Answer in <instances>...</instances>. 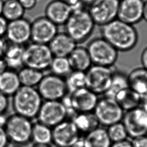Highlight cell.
I'll list each match as a JSON object with an SVG mask.
<instances>
[{"label":"cell","mask_w":147,"mask_h":147,"mask_svg":"<svg viewBox=\"0 0 147 147\" xmlns=\"http://www.w3.org/2000/svg\"><path fill=\"white\" fill-rule=\"evenodd\" d=\"M101 36L118 51H129L137 45L139 35L133 25L119 19L101 26Z\"/></svg>","instance_id":"6da1fadb"},{"label":"cell","mask_w":147,"mask_h":147,"mask_svg":"<svg viewBox=\"0 0 147 147\" xmlns=\"http://www.w3.org/2000/svg\"><path fill=\"white\" fill-rule=\"evenodd\" d=\"M12 96L15 114L30 119L37 117L43 102L37 89L21 86Z\"/></svg>","instance_id":"7a4b0ae2"},{"label":"cell","mask_w":147,"mask_h":147,"mask_svg":"<svg viewBox=\"0 0 147 147\" xmlns=\"http://www.w3.org/2000/svg\"><path fill=\"white\" fill-rule=\"evenodd\" d=\"M65 24L66 33L77 43L88 39L96 25L88 11L84 8L72 12Z\"/></svg>","instance_id":"3957f363"},{"label":"cell","mask_w":147,"mask_h":147,"mask_svg":"<svg viewBox=\"0 0 147 147\" xmlns=\"http://www.w3.org/2000/svg\"><path fill=\"white\" fill-rule=\"evenodd\" d=\"M31 119L15 113L7 119L4 129L10 142L15 145H26L32 141Z\"/></svg>","instance_id":"277c9868"},{"label":"cell","mask_w":147,"mask_h":147,"mask_svg":"<svg viewBox=\"0 0 147 147\" xmlns=\"http://www.w3.org/2000/svg\"><path fill=\"white\" fill-rule=\"evenodd\" d=\"M86 49L92 65L112 67L118 59L119 51L102 37L92 39Z\"/></svg>","instance_id":"5b68a950"},{"label":"cell","mask_w":147,"mask_h":147,"mask_svg":"<svg viewBox=\"0 0 147 147\" xmlns=\"http://www.w3.org/2000/svg\"><path fill=\"white\" fill-rule=\"evenodd\" d=\"M53 57L47 45L33 42L24 48L23 62L25 67L43 71L49 68Z\"/></svg>","instance_id":"8992f818"},{"label":"cell","mask_w":147,"mask_h":147,"mask_svg":"<svg viewBox=\"0 0 147 147\" xmlns=\"http://www.w3.org/2000/svg\"><path fill=\"white\" fill-rule=\"evenodd\" d=\"M93 113L99 125L108 127L121 121L125 111L115 99L104 96L98 100Z\"/></svg>","instance_id":"52a82bcc"},{"label":"cell","mask_w":147,"mask_h":147,"mask_svg":"<svg viewBox=\"0 0 147 147\" xmlns=\"http://www.w3.org/2000/svg\"><path fill=\"white\" fill-rule=\"evenodd\" d=\"M37 87L41 98L45 101L61 100L68 93L65 80L53 74L44 75Z\"/></svg>","instance_id":"ba28073f"},{"label":"cell","mask_w":147,"mask_h":147,"mask_svg":"<svg viewBox=\"0 0 147 147\" xmlns=\"http://www.w3.org/2000/svg\"><path fill=\"white\" fill-rule=\"evenodd\" d=\"M113 71L112 67L92 65L86 71V87L98 95H104L109 86Z\"/></svg>","instance_id":"9c48e42d"},{"label":"cell","mask_w":147,"mask_h":147,"mask_svg":"<svg viewBox=\"0 0 147 147\" xmlns=\"http://www.w3.org/2000/svg\"><path fill=\"white\" fill-rule=\"evenodd\" d=\"M67 117L63 103L61 100H55L42 102L37 118L38 121L53 128L66 120Z\"/></svg>","instance_id":"30bf717a"},{"label":"cell","mask_w":147,"mask_h":147,"mask_svg":"<svg viewBox=\"0 0 147 147\" xmlns=\"http://www.w3.org/2000/svg\"><path fill=\"white\" fill-rule=\"evenodd\" d=\"M119 0H98L88 11L95 25L102 26L117 18Z\"/></svg>","instance_id":"8fae6325"},{"label":"cell","mask_w":147,"mask_h":147,"mask_svg":"<svg viewBox=\"0 0 147 147\" xmlns=\"http://www.w3.org/2000/svg\"><path fill=\"white\" fill-rule=\"evenodd\" d=\"M122 121L131 138L147 135V113L141 106L125 111Z\"/></svg>","instance_id":"7c38bea8"},{"label":"cell","mask_w":147,"mask_h":147,"mask_svg":"<svg viewBox=\"0 0 147 147\" xmlns=\"http://www.w3.org/2000/svg\"><path fill=\"white\" fill-rule=\"evenodd\" d=\"M79 131L71 120L66 119L52 128V142L57 147H70L80 139Z\"/></svg>","instance_id":"4fadbf2b"},{"label":"cell","mask_w":147,"mask_h":147,"mask_svg":"<svg viewBox=\"0 0 147 147\" xmlns=\"http://www.w3.org/2000/svg\"><path fill=\"white\" fill-rule=\"evenodd\" d=\"M57 33V25L46 17L36 19L31 24L30 39L34 43L48 45Z\"/></svg>","instance_id":"5bb4252c"},{"label":"cell","mask_w":147,"mask_h":147,"mask_svg":"<svg viewBox=\"0 0 147 147\" xmlns=\"http://www.w3.org/2000/svg\"><path fill=\"white\" fill-rule=\"evenodd\" d=\"M69 103L75 113L93 112L98 102V95L85 87L69 95Z\"/></svg>","instance_id":"9a60e30c"},{"label":"cell","mask_w":147,"mask_h":147,"mask_svg":"<svg viewBox=\"0 0 147 147\" xmlns=\"http://www.w3.org/2000/svg\"><path fill=\"white\" fill-rule=\"evenodd\" d=\"M144 0H121L117 18L129 24H136L143 20Z\"/></svg>","instance_id":"2e32d148"},{"label":"cell","mask_w":147,"mask_h":147,"mask_svg":"<svg viewBox=\"0 0 147 147\" xmlns=\"http://www.w3.org/2000/svg\"><path fill=\"white\" fill-rule=\"evenodd\" d=\"M6 35L10 43L23 45L30 39L31 24L23 18L10 21Z\"/></svg>","instance_id":"e0dca14e"},{"label":"cell","mask_w":147,"mask_h":147,"mask_svg":"<svg viewBox=\"0 0 147 147\" xmlns=\"http://www.w3.org/2000/svg\"><path fill=\"white\" fill-rule=\"evenodd\" d=\"M45 17L56 25L65 24L72 13L71 7L60 0H54L47 5Z\"/></svg>","instance_id":"ac0fdd59"},{"label":"cell","mask_w":147,"mask_h":147,"mask_svg":"<svg viewBox=\"0 0 147 147\" xmlns=\"http://www.w3.org/2000/svg\"><path fill=\"white\" fill-rule=\"evenodd\" d=\"M75 41L66 33H57L48 44L53 57H67L77 47Z\"/></svg>","instance_id":"d6986e66"},{"label":"cell","mask_w":147,"mask_h":147,"mask_svg":"<svg viewBox=\"0 0 147 147\" xmlns=\"http://www.w3.org/2000/svg\"><path fill=\"white\" fill-rule=\"evenodd\" d=\"M24 47L23 45L10 43L6 45L3 55V59L8 68L11 70H20L24 67L23 53Z\"/></svg>","instance_id":"ffe728a7"},{"label":"cell","mask_w":147,"mask_h":147,"mask_svg":"<svg viewBox=\"0 0 147 147\" xmlns=\"http://www.w3.org/2000/svg\"><path fill=\"white\" fill-rule=\"evenodd\" d=\"M67 57L72 71L86 72L92 65L88 51L85 47L77 46Z\"/></svg>","instance_id":"44dd1931"},{"label":"cell","mask_w":147,"mask_h":147,"mask_svg":"<svg viewBox=\"0 0 147 147\" xmlns=\"http://www.w3.org/2000/svg\"><path fill=\"white\" fill-rule=\"evenodd\" d=\"M21 85L18 73L13 70H8L0 74V92L9 97L13 96Z\"/></svg>","instance_id":"7402d4cb"},{"label":"cell","mask_w":147,"mask_h":147,"mask_svg":"<svg viewBox=\"0 0 147 147\" xmlns=\"http://www.w3.org/2000/svg\"><path fill=\"white\" fill-rule=\"evenodd\" d=\"M128 77L129 87L143 98L147 95V70L143 67L133 69Z\"/></svg>","instance_id":"603a6c76"},{"label":"cell","mask_w":147,"mask_h":147,"mask_svg":"<svg viewBox=\"0 0 147 147\" xmlns=\"http://www.w3.org/2000/svg\"><path fill=\"white\" fill-rule=\"evenodd\" d=\"M143 98L131 88L125 89L119 92L115 99L124 111L140 107Z\"/></svg>","instance_id":"cb8c5ba5"},{"label":"cell","mask_w":147,"mask_h":147,"mask_svg":"<svg viewBox=\"0 0 147 147\" xmlns=\"http://www.w3.org/2000/svg\"><path fill=\"white\" fill-rule=\"evenodd\" d=\"M71 121L80 133L87 134L99 127V123L93 112L77 113Z\"/></svg>","instance_id":"d4e9b609"},{"label":"cell","mask_w":147,"mask_h":147,"mask_svg":"<svg viewBox=\"0 0 147 147\" xmlns=\"http://www.w3.org/2000/svg\"><path fill=\"white\" fill-rule=\"evenodd\" d=\"M85 147H110L111 141L106 129L98 127L83 138Z\"/></svg>","instance_id":"484cf974"},{"label":"cell","mask_w":147,"mask_h":147,"mask_svg":"<svg viewBox=\"0 0 147 147\" xmlns=\"http://www.w3.org/2000/svg\"><path fill=\"white\" fill-rule=\"evenodd\" d=\"M128 77L125 74L120 71H113L108 89L104 96L115 99L119 92L129 88Z\"/></svg>","instance_id":"4316f807"},{"label":"cell","mask_w":147,"mask_h":147,"mask_svg":"<svg viewBox=\"0 0 147 147\" xmlns=\"http://www.w3.org/2000/svg\"><path fill=\"white\" fill-rule=\"evenodd\" d=\"M18 75L21 86L35 87L38 86L44 74L43 71L24 66L19 70Z\"/></svg>","instance_id":"83f0119b"},{"label":"cell","mask_w":147,"mask_h":147,"mask_svg":"<svg viewBox=\"0 0 147 147\" xmlns=\"http://www.w3.org/2000/svg\"><path fill=\"white\" fill-rule=\"evenodd\" d=\"M25 10L18 0H6L4 1L1 15L10 22L22 18Z\"/></svg>","instance_id":"f1b7e54d"},{"label":"cell","mask_w":147,"mask_h":147,"mask_svg":"<svg viewBox=\"0 0 147 147\" xmlns=\"http://www.w3.org/2000/svg\"><path fill=\"white\" fill-rule=\"evenodd\" d=\"M32 141L36 144H51L52 142V128L39 121L33 123Z\"/></svg>","instance_id":"f546056e"},{"label":"cell","mask_w":147,"mask_h":147,"mask_svg":"<svg viewBox=\"0 0 147 147\" xmlns=\"http://www.w3.org/2000/svg\"><path fill=\"white\" fill-rule=\"evenodd\" d=\"M65 83L68 93H71L82 88L86 87V72L72 71L67 76Z\"/></svg>","instance_id":"4dcf8cb0"},{"label":"cell","mask_w":147,"mask_h":147,"mask_svg":"<svg viewBox=\"0 0 147 147\" xmlns=\"http://www.w3.org/2000/svg\"><path fill=\"white\" fill-rule=\"evenodd\" d=\"M49 68L52 74L61 77L67 76L72 71L67 57H53Z\"/></svg>","instance_id":"1f68e13d"},{"label":"cell","mask_w":147,"mask_h":147,"mask_svg":"<svg viewBox=\"0 0 147 147\" xmlns=\"http://www.w3.org/2000/svg\"><path fill=\"white\" fill-rule=\"evenodd\" d=\"M112 143L127 140L128 136L127 130L122 121L115 123L108 127L106 129Z\"/></svg>","instance_id":"d6a6232c"},{"label":"cell","mask_w":147,"mask_h":147,"mask_svg":"<svg viewBox=\"0 0 147 147\" xmlns=\"http://www.w3.org/2000/svg\"><path fill=\"white\" fill-rule=\"evenodd\" d=\"M9 105L8 97L0 92V115H5L8 109Z\"/></svg>","instance_id":"836d02e7"},{"label":"cell","mask_w":147,"mask_h":147,"mask_svg":"<svg viewBox=\"0 0 147 147\" xmlns=\"http://www.w3.org/2000/svg\"><path fill=\"white\" fill-rule=\"evenodd\" d=\"M63 1L68 5L71 8L72 12L74 11L79 10L83 9L84 4L82 2V0H60Z\"/></svg>","instance_id":"e575fe53"},{"label":"cell","mask_w":147,"mask_h":147,"mask_svg":"<svg viewBox=\"0 0 147 147\" xmlns=\"http://www.w3.org/2000/svg\"><path fill=\"white\" fill-rule=\"evenodd\" d=\"M131 143L133 147H147V135L133 138Z\"/></svg>","instance_id":"d590c367"},{"label":"cell","mask_w":147,"mask_h":147,"mask_svg":"<svg viewBox=\"0 0 147 147\" xmlns=\"http://www.w3.org/2000/svg\"><path fill=\"white\" fill-rule=\"evenodd\" d=\"M9 143L4 127H0V147H8Z\"/></svg>","instance_id":"8d00e7d4"},{"label":"cell","mask_w":147,"mask_h":147,"mask_svg":"<svg viewBox=\"0 0 147 147\" xmlns=\"http://www.w3.org/2000/svg\"><path fill=\"white\" fill-rule=\"evenodd\" d=\"M25 10H30L33 8L37 4V0H18Z\"/></svg>","instance_id":"74e56055"},{"label":"cell","mask_w":147,"mask_h":147,"mask_svg":"<svg viewBox=\"0 0 147 147\" xmlns=\"http://www.w3.org/2000/svg\"><path fill=\"white\" fill-rule=\"evenodd\" d=\"M8 22L2 15H0V38L6 35Z\"/></svg>","instance_id":"f35d334b"},{"label":"cell","mask_w":147,"mask_h":147,"mask_svg":"<svg viewBox=\"0 0 147 147\" xmlns=\"http://www.w3.org/2000/svg\"><path fill=\"white\" fill-rule=\"evenodd\" d=\"M110 147H133L131 142L127 140L124 141L113 143Z\"/></svg>","instance_id":"ab89813d"},{"label":"cell","mask_w":147,"mask_h":147,"mask_svg":"<svg viewBox=\"0 0 147 147\" xmlns=\"http://www.w3.org/2000/svg\"><path fill=\"white\" fill-rule=\"evenodd\" d=\"M141 61L142 67L147 70V47L143 50L141 54Z\"/></svg>","instance_id":"60d3db41"},{"label":"cell","mask_w":147,"mask_h":147,"mask_svg":"<svg viewBox=\"0 0 147 147\" xmlns=\"http://www.w3.org/2000/svg\"><path fill=\"white\" fill-rule=\"evenodd\" d=\"M7 68L6 63L3 57H0V74L5 71L7 69Z\"/></svg>","instance_id":"b9f144b4"},{"label":"cell","mask_w":147,"mask_h":147,"mask_svg":"<svg viewBox=\"0 0 147 147\" xmlns=\"http://www.w3.org/2000/svg\"><path fill=\"white\" fill-rule=\"evenodd\" d=\"M6 43L1 38H0V57H2L6 47Z\"/></svg>","instance_id":"7bdbcfd3"},{"label":"cell","mask_w":147,"mask_h":147,"mask_svg":"<svg viewBox=\"0 0 147 147\" xmlns=\"http://www.w3.org/2000/svg\"><path fill=\"white\" fill-rule=\"evenodd\" d=\"M70 147H85L84 145V141L83 138H80L78 141H77L76 143L72 145Z\"/></svg>","instance_id":"ee69618b"},{"label":"cell","mask_w":147,"mask_h":147,"mask_svg":"<svg viewBox=\"0 0 147 147\" xmlns=\"http://www.w3.org/2000/svg\"><path fill=\"white\" fill-rule=\"evenodd\" d=\"M143 19L147 22V0L144 1V3Z\"/></svg>","instance_id":"f6af8a7d"},{"label":"cell","mask_w":147,"mask_h":147,"mask_svg":"<svg viewBox=\"0 0 147 147\" xmlns=\"http://www.w3.org/2000/svg\"><path fill=\"white\" fill-rule=\"evenodd\" d=\"M142 107L147 113V95L144 96L142 99Z\"/></svg>","instance_id":"bcb514c9"},{"label":"cell","mask_w":147,"mask_h":147,"mask_svg":"<svg viewBox=\"0 0 147 147\" xmlns=\"http://www.w3.org/2000/svg\"><path fill=\"white\" fill-rule=\"evenodd\" d=\"M7 119V118H6V117H5V115H0V127H4Z\"/></svg>","instance_id":"7dc6e473"},{"label":"cell","mask_w":147,"mask_h":147,"mask_svg":"<svg viewBox=\"0 0 147 147\" xmlns=\"http://www.w3.org/2000/svg\"><path fill=\"white\" fill-rule=\"evenodd\" d=\"M31 147H53L51 144H36L34 143Z\"/></svg>","instance_id":"c3c4849f"},{"label":"cell","mask_w":147,"mask_h":147,"mask_svg":"<svg viewBox=\"0 0 147 147\" xmlns=\"http://www.w3.org/2000/svg\"><path fill=\"white\" fill-rule=\"evenodd\" d=\"M98 0H82V2L84 5H86L88 6H90L91 5L93 4V3L96 2Z\"/></svg>","instance_id":"681fc988"},{"label":"cell","mask_w":147,"mask_h":147,"mask_svg":"<svg viewBox=\"0 0 147 147\" xmlns=\"http://www.w3.org/2000/svg\"><path fill=\"white\" fill-rule=\"evenodd\" d=\"M3 3H4V1L3 0H0V15H1L2 14Z\"/></svg>","instance_id":"f907efd6"},{"label":"cell","mask_w":147,"mask_h":147,"mask_svg":"<svg viewBox=\"0 0 147 147\" xmlns=\"http://www.w3.org/2000/svg\"><path fill=\"white\" fill-rule=\"evenodd\" d=\"M23 147L22 146H20V145H15L14 146H13L12 147Z\"/></svg>","instance_id":"816d5d0a"},{"label":"cell","mask_w":147,"mask_h":147,"mask_svg":"<svg viewBox=\"0 0 147 147\" xmlns=\"http://www.w3.org/2000/svg\"><path fill=\"white\" fill-rule=\"evenodd\" d=\"M119 1H121V0H119Z\"/></svg>","instance_id":"f5cc1de1"}]
</instances>
